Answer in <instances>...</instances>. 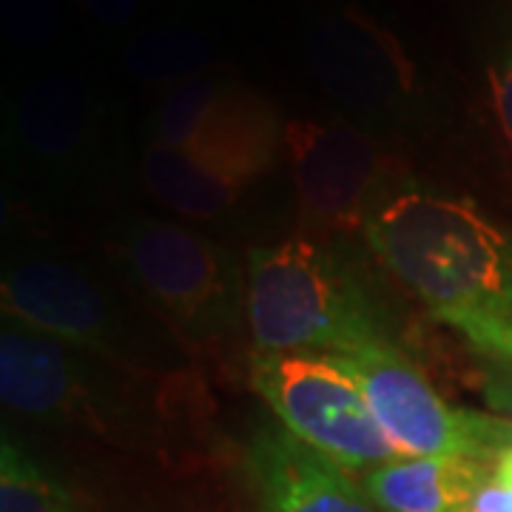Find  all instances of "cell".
Instances as JSON below:
<instances>
[{
    "label": "cell",
    "mask_w": 512,
    "mask_h": 512,
    "mask_svg": "<svg viewBox=\"0 0 512 512\" xmlns=\"http://www.w3.org/2000/svg\"><path fill=\"white\" fill-rule=\"evenodd\" d=\"M0 29L15 49H46L63 29V0H0Z\"/></svg>",
    "instance_id": "cell-17"
},
{
    "label": "cell",
    "mask_w": 512,
    "mask_h": 512,
    "mask_svg": "<svg viewBox=\"0 0 512 512\" xmlns=\"http://www.w3.org/2000/svg\"><path fill=\"white\" fill-rule=\"evenodd\" d=\"M476 384L481 399L495 410V416L512 421V362L484 356L476 370Z\"/></svg>",
    "instance_id": "cell-20"
},
{
    "label": "cell",
    "mask_w": 512,
    "mask_h": 512,
    "mask_svg": "<svg viewBox=\"0 0 512 512\" xmlns=\"http://www.w3.org/2000/svg\"><path fill=\"white\" fill-rule=\"evenodd\" d=\"M0 308L6 322L52 336L69 348L126 365L120 316L106 291L60 259L29 256L3 271Z\"/></svg>",
    "instance_id": "cell-10"
},
{
    "label": "cell",
    "mask_w": 512,
    "mask_h": 512,
    "mask_svg": "<svg viewBox=\"0 0 512 512\" xmlns=\"http://www.w3.org/2000/svg\"><path fill=\"white\" fill-rule=\"evenodd\" d=\"M3 407L46 424L83 427L97 436L126 430L128 413L80 359V350L6 322L0 333Z\"/></svg>",
    "instance_id": "cell-9"
},
{
    "label": "cell",
    "mask_w": 512,
    "mask_h": 512,
    "mask_svg": "<svg viewBox=\"0 0 512 512\" xmlns=\"http://www.w3.org/2000/svg\"><path fill=\"white\" fill-rule=\"evenodd\" d=\"M94 134L86 83L69 69L32 74L12 103V137L37 163H69Z\"/></svg>",
    "instance_id": "cell-12"
},
{
    "label": "cell",
    "mask_w": 512,
    "mask_h": 512,
    "mask_svg": "<svg viewBox=\"0 0 512 512\" xmlns=\"http://www.w3.org/2000/svg\"><path fill=\"white\" fill-rule=\"evenodd\" d=\"M493 478L512 495V447L507 450H501L498 456H495L493 464Z\"/></svg>",
    "instance_id": "cell-22"
},
{
    "label": "cell",
    "mask_w": 512,
    "mask_h": 512,
    "mask_svg": "<svg viewBox=\"0 0 512 512\" xmlns=\"http://www.w3.org/2000/svg\"><path fill=\"white\" fill-rule=\"evenodd\" d=\"M0 512H83L72 487L20 444L0 441Z\"/></svg>",
    "instance_id": "cell-16"
},
{
    "label": "cell",
    "mask_w": 512,
    "mask_h": 512,
    "mask_svg": "<svg viewBox=\"0 0 512 512\" xmlns=\"http://www.w3.org/2000/svg\"><path fill=\"white\" fill-rule=\"evenodd\" d=\"M111 251L185 342L222 348L248 328V271L217 239L137 217L114 228Z\"/></svg>",
    "instance_id": "cell-3"
},
{
    "label": "cell",
    "mask_w": 512,
    "mask_h": 512,
    "mask_svg": "<svg viewBox=\"0 0 512 512\" xmlns=\"http://www.w3.org/2000/svg\"><path fill=\"white\" fill-rule=\"evenodd\" d=\"M365 393L373 416L402 456L495 458L512 447V421L447 404L393 342L330 356Z\"/></svg>",
    "instance_id": "cell-5"
},
{
    "label": "cell",
    "mask_w": 512,
    "mask_h": 512,
    "mask_svg": "<svg viewBox=\"0 0 512 512\" xmlns=\"http://www.w3.org/2000/svg\"><path fill=\"white\" fill-rule=\"evenodd\" d=\"M248 473L259 512H382L353 473L282 427L256 433Z\"/></svg>",
    "instance_id": "cell-11"
},
{
    "label": "cell",
    "mask_w": 512,
    "mask_h": 512,
    "mask_svg": "<svg viewBox=\"0 0 512 512\" xmlns=\"http://www.w3.org/2000/svg\"><path fill=\"white\" fill-rule=\"evenodd\" d=\"M305 57L330 100L362 117H390L419 89V72L402 40L356 3L313 20Z\"/></svg>",
    "instance_id": "cell-8"
},
{
    "label": "cell",
    "mask_w": 512,
    "mask_h": 512,
    "mask_svg": "<svg viewBox=\"0 0 512 512\" xmlns=\"http://www.w3.org/2000/svg\"><path fill=\"white\" fill-rule=\"evenodd\" d=\"M288 157L302 220L319 234H362L390 194L393 163L362 128L339 120H285Z\"/></svg>",
    "instance_id": "cell-7"
},
{
    "label": "cell",
    "mask_w": 512,
    "mask_h": 512,
    "mask_svg": "<svg viewBox=\"0 0 512 512\" xmlns=\"http://www.w3.org/2000/svg\"><path fill=\"white\" fill-rule=\"evenodd\" d=\"M174 3H197V0H174Z\"/></svg>",
    "instance_id": "cell-23"
},
{
    "label": "cell",
    "mask_w": 512,
    "mask_h": 512,
    "mask_svg": "<svg viewBox=\"0 0 512 512\" xmlns=\"http://www.w3.org/2000/svg\"><path fill=\"white\" fill-rule=\"evenodd\" d=\"M217 63V43L194 26H148L126 43L123 69L151 89H174Z\"/></svg>",
    "instance_id": "cell-15"
},
{
    "label": "cell",
    "mask_w": 512,
    "mask_h": 512,
    "mask_svg": "<svg viewBox=\"0 0 512 512\" xmlns=\"http://www.w3.org/2000/svg\"><path fill=\"white\" fill-rule=\"evenodd\" d=\"M487 92L493 103L495 126L512 151V37L495 49L487 63Z\"/></svg>",
    "instance_id": "cell-19"
},
{
    "label": "cell",
    "mask_w": 512,
    "mask_h": 512,
    "mask_svg": "<svg viewBox=\"0 0 512 512\" xmlns=\"http://www.w3.org/2000/svg\"><path fill=\"white\" fill-rule=\"evenodd\" d=\"M143 180L157 200L174 214L194 222H217L228 217L251 188L214 165L202 163L180 148L148 143L143 154Z\"/></svg>",
    "instance_id": "cell-14"
},
{
    "label": "cell",
    "mask_w": 512,
    "mask_h": 512,
    "mask_svg": "<svg viewBox=\"0 0 512 512\" xmlns=\"http://www.w3.org/2000/svg\"><path fill=\"white\" fill-rule=\"evenodd\" d=\"M495 458L402 456L362 473V487L382 512H467L493 478Z\"/></svg>",
    "instance_id": "cell-13"
},
{
    "label": "cell",
    "mask_w": 512,
    "mask_h": 512,
    "mask_svg": "<svg viewBox=\"0 0 512 512\" xmlns=\"http://www.w3.org/2000/svg\"><path fill=\"white\" fill-rule=\"evenodd\" d=\"M248 384L282 430L348 473L402 458L359 384L325 353L254 350L248 356Z\"/></svg>",
    "instance_id": "cell-4"
},
{
    "label": "cell",
    "mask_w": 512,
    "mask_h": 512,
    "mask_svg": "<svg viewBox=\"0 0 512 512\" xmlns=\"http://www.w3.org/2000/svg\"><path fill=\"white\" fill-rule=\"evenodd\" d=\"M151 137V143L188 151L254 185L274 168L285 120L251 86L202 74L163 94L151 120Z\"/></svg>",
    "instance_id": "cell-6"
},
{
    "label": "cell",
    "mask_w": 512,
    "mask_h": 512,
    "mask_svg": "<svg viewBox=\"0 0 512 512\" xmlns=\"http://www.w3.org/2000/svg\"><path fill=\"white\" fill-rule=\"evenodd\" d=\"M245 271L254 350L336 356L390 342L382 311L365 282L316 239L256 245Z\"/></svg>",
    "instance_id": "cell-2"
},
{
    "label": "cell",
    "mask_w": 512,
    "mask_h": 512,
    "mask_svg": "<svg viewBox=\"0 0 512 512\" xmlns=\"http://www.w3.org/2000/svg\"><path fill=\"white\" fill-rule=\"evenodd\" d=\"M367 248L433 316L512 322V231L470 197L402 188L370 214Z\"/></svg>",
    "instance_id": "cell-1"
},
{
    "label": "cell",
    "mask_w": 512,
    "mask_h": 512,
    "mask_svg": "<svg viewBox=\"0 0 512 512\" xmlns=\"http://www.w3.org/2000/svg\"><path fill=\"white\" fill-rule=\"evenodd\" d=\"M86 18L103 29H126L143 15V0H74Z\"/></svg>",
    "instance_id": "cell-21"
},
{
    "label": "cell",
    "mask_w": 512,
    "mask_h": 512,
    "mask_svg": "<svg viewBox=\"0 0 512 512\" xmlns=\"http://www.w3.org/2000/svg\"><path fill=\"white\" fill-rule=\"evenodd\" d=\"M441 325L453 328L458 336H464L470 342V348L490 356V359H504L512 362V322L507 319H495L484 313L453 311L433 316Z\"/></svg>",
    "instance_id": "cell-18"
}]
</instances>
